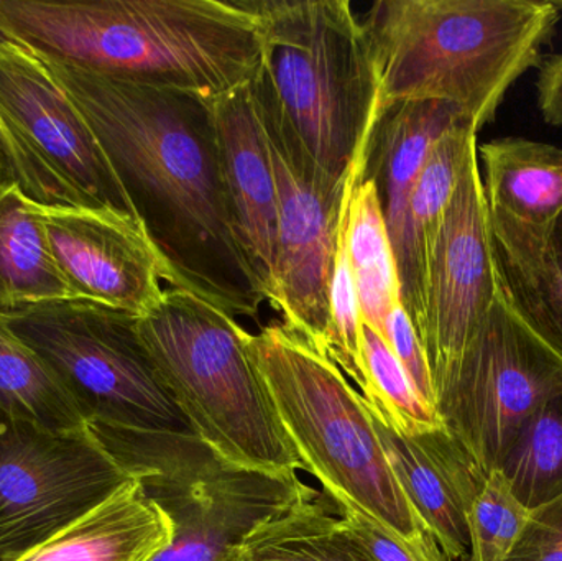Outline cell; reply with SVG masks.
<instances>
[{
    "label": "cell",
    "mask_w": 562,
    "mask_h": 561,
    "mask_svg": "<svg viewBox=\"0 0 562 561\" xmlns=\"http://www.w3.org/2000/svg\"><path fill=\"white\" fill-rule=\"evenodd\" d=\"M560 16L551 0H379L360 20L379 115L402 102L441 101L481 131L540 65Z\"/></svg>",
    "instance_id": "3"
},
{
    "label": "cell",
    "mask_w": 562,
    "mask_h": 561,
    "mask_svg": "<svg viewBox=\"0 0 562 561\" xmlns=\"http://www.w3.org/2000/svg\"><path fill=\"white\" fill-rule=\"evenodd\" d=\"M562 392V358L514 312L494 305L435 394L446 428L482 471H497L525 422Z\"/></svg>",
    "instance_id": "9"
},
{
    "label": "cell",
    "mask_w": 562,
    "mask_h": 561,
    "mask_svg": "<svg viewBox=\"0 0 562 561\" xmlns=\"http://www.w3.org/2000/svg\"><path fill=\"white\" fill-rule=\"evenodd\" d=\"M0 411L59 434L86 431L85 420L52 369L0 318Z\"/></svg>",
    "instance_id": "24"
},
{
    "label": "cell",
    "mask_w": 562,
    "mask_h": 561,
    "mask_svg": "<svg viewBox=\"0 0 562 561\" xmlns=\"http://www.w3.org/2000/svg\"><path fill=\"white\" fill-rule=\"evenodd\" d=\"M494 244L528 239L562 213V150L521 137L482 145Z\"/></svg>",
    "instance_id": "18"
},
{
    "label": "cell",
    "mask_w": 562,
    "mask_h": 561,
    "mask_svg": "<svg viewBox=\"0 0 562 561\" xmlns=\"http://www.w3.org/2000/svg\"><path fill=\"white\" fill-rule=\"evenodd\" d=\"M382 336L389 343L393 355L398 358L405 371L408 372L416 391L429 405L435 407V389H432L428 358H426L418 332L402 303H398L386 316Z\"/></svg>",
    "instance_id": "31"
},
{
    "label": "cell",
    "mask_w": 562,
    "mask_h": 561,
    "mask_svg": "<svg viewBox=\"0 0 562 561\" xmlns=\"http://www.w3.org/2000/svg\"><path fill=\"white\" fill-rule=\"evenodd\" d=\"M101 447L170 520L173 540L151 561H224L260 524L321 494L297 471L237 467L194 434H122Z\"/></svg>",
    "instance_id": "7"
},
{
    "label": "cell",
    "mask_w": 562,
    "mask_h": 561,
    "mask_svg": "<svg viewBox=\"0 0 562 561\" xmlns=\"http://www.w3.org/2000/svg\"><path fill=\"white\" fill-rule=\"evenodd\" d=\"M0 36L53 61L214 101L262 58L250 0H0Z\"/></svg>",
    "instance_id": "2"
},
{
    "label": "cell",
    "mask_w": 562,
    "mask_h": 561,
    "mask_svg": "<svg viewBox=\"0 0 562 561\" xmlns=\"http://www.w3.org/2000/svg\"><path fill=\"white\" fill-rule=\"evenodd\" d=\"M165 514L128 481L108 501L19 561H151L170 547Z\"/></svg>",
    "instance_id": "19"
},
{
    "label": "cell",
    "mask_w": 562,
    "mask_h": 561,
    "mask_svg": "<svg viewBox=\"0 0 562 561\" xmlns=\"http://www.w3.org/2000/svg\"><path fill=\"white\" fill-rule=\"evenodd\" d=\"M262 58L250 82L260 121L324 183L340 187L366 158L379 81L347 0H250Z\"/></svg>",
    "instance_id": "4"
},
{
    "label": "cell",
    "mask_w": 562,
    "mask_h": 561,
    "mask_svg": "<svg viewBox=\"0 0 562 561\" xmlns=\"http://www.w3.org/2000/svg\"><path fill=\"white\" fill-rule=\"evenodd\" d=\"M263 132L279 194L276 267L267 302L288 329L327 355L330 276L349 177L340 187L324 183L277 135Z\"/></svg>",
    "instance_id": "13"
},
{
    "label": "cell",
    "mask_w": 562,
    "mask_h": 561,
    "mask_svg": "<svg viewBox=\"0 0 562 561\" xmlns=\"http://www.w3.org/2000/svg\"><path fill=\"white\" fill-rule=\"evenodd\" d=\"M363 161L352 168L347 180L346 197L340 210L339 231H337L336 256H334L333 276L329 287V339H327V356L334 364L362 391L363 356H362V316H360L359 299L352 269L347 256L346 220L347 203L350 191L357 178L362 175Z\"/></svg>",
    "instance_id": "28"
},
{
    "label": "cell",
    "mask_w": 562,
    "mask_h": 561,
    "mask_svg": "<svg viewBox=\"0 0 562 561\" xmlns=\"http://www.w3.org/2000/svg\"><path fill=\"white\" fill-rule=\"evenodd\" d=\"M42 58L104 148L171 289L256 318L266 290L234 220L213 101Z\"/></svg>",
    "instance_id": "1"
},
{
    "label": "cell",
    "mask_w": 562,
    "mask_h": 561,
    "mask_svg": "<svg viewBox=\"0 0 562 561\" xmlns=\"http://www.w3.org/2000/svg\"><path fill=\"white\" fill-rule=\"evenodd\" d=\"M250 351L303 471L406 542L435 539L400 486L366 399L329 356L283 323L250 336Z\"/></svg>",
    "instance_id": "5"
},
{
    "label": "cell",
    "mask_w": 562,
    "mask_h": 561,
    "mask_svg": "<svg viewBox=\"0 0 562 561\" xmlns=\"http://www.w3.org/2000/svg\"><path fill=\"white\" fill-rule=\"evenodd\" d=\"M507 561H562V494L530 510Z\"/></svg>",
    "instance_id": "32"
},
{
    "label": "cell",
    "mask_w": 562,
    "mask_h": 561,
    "mask_svg": "<svg viewBox=\"0 0 562 561\" xmlns=\"http://www.w3.org/2000/svg\"><path fill=\"white\" fill-rule=\"evenodd\" d=\"M530 510L512 493L501 471H492L469 510L468 561H507L520 539Z\"/></svg>",
    "instance_id": "29"
},
{
    "label": "cell",
    "mask_w": 562,
    "mask_h": 561,
    "mask_svg": "<svg viewBox=\"0 0 562 561\" xmlns=\"http://www.w3.org/2000/svg\"><path fill=\"white\" fill-rule=\"evenodd\" d=\"M497 471L528 510L562 494V392L525 422Z\"/></svg>",
    "instance_id": "25"
},
{
    "label": "cell",
    "mask_w": 562,
    "mask_h": 561,
    "mask_svg": "<svg viewBox=\"0 0 562 561\" xmlns=\"http://www.w3.org/2000/svg\"><path fill=\"white\" fill-rule=\"evenodd\" d=\"M224 180L247 257L269 299L277 256L279 194L250 85L214 99Z\"/></svg>",
    "instance_id": "17"
},
{
    "label": "cell",
    "mask_w": 562,
    "mask_h": 561,
    "mask_svg": "<svg viewBox=\"0 0 562 561\" xmlns=\"http://www.w3.org/2000/svg\"><path fill=\"white\" fill-rule=\"evenodd\" d=\"M330 504L339 513V519L342 520L350 539L373 561H451L436 539L418 543L406 542L360 510L347 504Z\"/></svg>",
    "instance_id": "30"
},
{
    "label": "cell",
    "mask_w": 562,
    "mask_h": 561,
    "mask_svg": "<svg viewBox=\"0 0 562 561\" xmlns=\"http://www.w3.org/2000/svg\"><path fill=\"white\" fill-rule=\"evenodd\" d=\"M498 295L497 260L477 150L423 246L419 339L432 389L451 374Z\"/></svg>",
    "instance_id": "12"
},
{
    "label": "cell",
    "mask_w": 562,
    "mask_h": 561,
    "mask_svg": "<svg viewBox=\"0 0 562 561\" xmlns=\"http://www.w3.org/2000/svg\"><path fill=\"white\" fill-rule=\"evenodd\" d=\"M5 181H16L15 173H13L12 165H10L9 158L3 154L2 148H0V183H5Z\"/></svg>",
    "instance_id": "35"
},
{
    "label": "cell",
    "mask_w": 562,
    "mask_h": 561,
    "mask_svg": "<svg viewBox=\"0 0 562 561\" xmlns=\"http://www.w3.org/2000/svg\"><path fill=\"white\" fill-rule=\"evenodd\" d=\"M477 150L474 125L459 124L446 132L429 152L408 204V226L413 249L423 269V246L426 237L448 206L465 161Z\"/></svg>",
    "instance_id": "27"
},
{
    "label": "cell",
    "mask_w": 562,
    "mask_h": 561,
    "mask_svg": "<svg viewBox=\"0 0 562 561\" xmlns=\"http://www.w3.org/2000/svg\"><path fill=\"white\" fill-rule=\"evenodd\" d=\"M0 148H2L5 157L9 158L13 173H15V180L19 181L23 191L36 203L43 204L42 190H40L38 180H36L35 173H33L32 165H30L26 155L23 154L22 147L16 142L12 128L9 127L5 119H3L2 112H0Z\"/></svg>",
    "instance_id": "34"
},
{
    "label": "cell",
    "mask_w": 562,
    "mask_h": 561,
    "mask_svg": "<svg viewBox=\"0 0 562 561\" xmlns=\"http://www.w3.org/2000/svg\"><path fill=\"white\" fill-rule=\"evenodd\" d=\"M40 214L75 300L140 318L170 287L167 263L135 214L59 204H40Z\"/></svg>",
    "instance_id": "14"
},
{
    "label": "cell",
    "mask_w": 562,
    "mask_h": 561,
    "mask_svg": "<svg viewBox=\"0 0 562 561\" xmlns=\"http://www.w3.org/2000/svg\"><path fill=\"white\" fill-rule=\"evenodd\" d=\"M52 369L89 434H194L161 382L137 316L82 300L0 315Z\"/></svg>",
    "instance_id": "8"
},
{
    "label": "cell",
    "mask_w": 562,
    "mask_h": 561,
    "mask_svg": "<svg viewBox=\"0 0 562 561\" xmlns=\"http://www.w3.org/2000/svg\"><path fill=\"white\" fill-rule=\"evenodd\" d=\"M459 124L469 122L448 102H402L379 115L367 145L362 177L372 180L379 193L402 303L416 332L423 318V269L409 236V197L436 142Z\"/></svg>",
    "instance_id": "15"
},
{
    "label": "cell",
    "mask_w": 562,
    "mask_h": 561,
    "mask_svg": "<svg viewBox=\"0 0 562 561\" xmlns=\"http://www.w3.org/2000/svg\"><path fill=\"white\" fill-rule=\"evenodd\" d=\"M131 474L86 431L0 411V561H19L101 506Z\"/></svg>",
    "instance_id": "10"
},
{
    "label": "cell",
    "mask_w": 562,
    "mask_h": 561,
    "mask_svg": "<svg viewBox=\"0 0 562 561\" xmlns=\"http://www.w3.org/2000/svg\"><path fill=\"white\" fill-rule=\"evenodd\" d=\"M344 234L362 323L382 335L386 316L402 303V289L379 193L362 175L350 191Z\"/></svg>",
    "instance_id": "22"
},
{
    "label": "cell",
    "mask_w": 562,
    "mask_h": 561,
    "mask_svg": "<svg viewBox=\"0 0 562 561\" xmlns=\"http://www.w3.org/2000/svg\"><path fill=\"white\" fill-rule=\"evenodd\" d=\"M551 3H553V5L557 7L560 12H562V0H551Z\"/></svg>",
    "instance_id": "36"
},
{
    "label": "cell",
    "mask_w": 562,
    "mask_h": 561,
    "mask_svg": "<svg viewBox=\"0 0 562 561\" xmlns=\"http://www.w3.org/2000/svg\"><path fill=\"white\" fill-rule=\"evenodd\" d=\"M362 356L363 399L386 424L406 437H418L446 427L438 411L416 391L385 338L363 323Z\"/></svg>",
    "instance_id": "26"
},
{
    "label": "cell",
    "mask_w": 562,
    "mask_h": 561,
    "mask_svg": "<svg viewBox=\"0 0 562 561\" xmlns=\"http://www.w3.org/2000/svg\"><path fill=\"white\" fill-rule=\"evenodd\" d=\"M329 507L324 493L297 504L260 524L224 561H373Z\"/></svg>",
    "instance_id": "23"
},
{
    "label": "cell",
    "mask_w": 562,
    "mask_h": 561,
    "mask_svg": "<svg viewBox=\"0 0 562 561\" xmlns=\"http://www.w3.org/2000/svg\"><path fill=\"white\" fill-rule=\"evenodd\" d=\"M137 332L194 435L250 470H303L236 316L200 293L167 287Z\"/></svg>",
    "instance_id": "6"
},
{
    "label": "cell",
    "mask_w": 562,
    "mask_h": 561,
    "mask_svg": "<svg viewBox=\"0 0 562 561\" xmlns=\"http://www.w3.org/2000/svg\"><path fill=\"white\" fill-rule=\"evenodd\" d=\"M367 407L390 467L409 503L448 559L468 561L469 510L484 490L488 474L448 428L406 437L386 424L369 404Z\"/></svg>",
    "instance_id": "16"
},
{
    "label": "cell",
    "mask_w": 562,
    "mask_h": 561,
    "mask_svg": "<svg viewBox=\"0 0 562 561\" xmlns=\"http://www.w3.org/2000/svg\"><path fill=\"white\" fill-rule=\"evenodd\" d=\"M75 300L49 249L40 203L0 183V315Z\"/></svg>",
    "instance_id": "20"
},
{
    "label": "cell",
    "mask_w": 562,
    "mask_h": 561,
    "mask_svg": "<svg viewBox=\"0 0 562 561\" xmlns=\"http://www.w3.org/2000/svg\"><path fill=\"white\" fill-rule=\"evenodd\" d=\"M0 112L32 165L43 204L135 214L91 125L45 59L2 36Z\"/></svg>",
    "instance_id": "11"
},
{
    "label": "cell",
    "mask_w": 562,
    "mask_h": 561,
    "mask_svg": "<svg viewBox=\"0 0 562 561\" xmlns=\"http://www.w3.org/2000/svg\"><path fill=\"white\" fill-rule=\"evenodd\" d=\"M537 91L544 121L551 125H562V53L541 63Z\"/></svg>",
    "instance_id": "33"
},
{
    "label": "cell",
    "mask_w": 562,
    "mask_h": 561,
    "mask_svg": "<svg viewBox=\"0 0 562 561\" xmlns=\"http://www.w3.org/2000/svg\"><path fill=\"white\" fill-rule=\"evenodd\" d=\"M494 246L508 305L562 358V213L537 236Z\"/></svg>",
    "instance_id": "21"
}]
</instances>
